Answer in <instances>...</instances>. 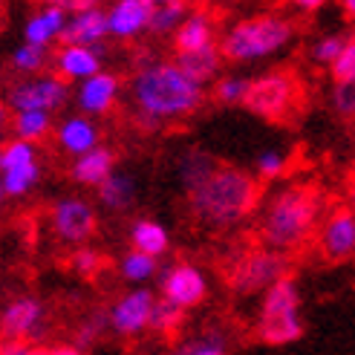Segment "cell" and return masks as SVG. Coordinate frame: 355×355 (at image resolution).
I'll return each instance as SVG.
<instances>
[{
  "instance_id": "1",
  "label": "cell",
  "mask_w": 355,
  "mask_h": 355,
  "mask_svg": "<svg viewBox=\"0 0 355 355\" xmlns=\"http://www.w3.org/2000/svg\"><path fill=\"white\" fill-rule=\"evenodd\" d=\"M130 93L139 110V124L148 130H156L168 121H180L193 110H200L205 87L188 78L173 61H153L133 76Z\"/></svg>"
},
{
  "instance_id": "2",
  "label": "cell",
  "mask_w": 355,
  "mask_h": 355,
  "mask_svg": "<svg viewBox=\"0 0 355 355\" xmlns=\"http://www.w3.org/2000/svg\"><path fill=\"white\" fill-rule=\"evenodd\" d=\"M324 214V193L309 182H292L272 193L260 214V237L266 248L289 252L304 245L318 228Z\"/></svg>"
},
{
  "instance_id": "3",
  "label": "cell",
  "mask_w": 355,
  "mask_h": 355,
  "mask_svg": "<svg viewBox=\"0 0 355 355\" xmlns=\"http://www.w3.org/2000/svg\"><path fill=\"white\" fill-rule=\"evenodd\" d=\"M191 211L208 228H232L257 205V182L240 168H217L188 193Z\"/></svg>"
},
{
  "instance_id": "4",
  "label": "cell",
  "mask_w": 355,
  "mask_h": 355,
  "mask_svg": "<svg viewBox=\"0 0 355 355\" xmlns=\"http://www.w3.org/2000/svg\"><path fill=\"white\" fill-rule=\"evenodd\" d=\"M292 35H295V26L286 17L257 15V17H245V21L228 29L220 41V49H223V58L237 64L263 61L286 46L292 41Z\"/></svg>"
},
{
  "instance_id": "5",
  "label": "cell",
  "mask_w": 355,
  "mask_h": 355,
  "mask_svg": "<svg viewBox=\"0 0 355 355\" xmlns=\"http://www.w3.org/2000/svg\"><path fill=\"white\" fill-rule=\"evenodd\" d=\"M257 335L266 344H292L304 335V315H300V292L297 283L286 275L275 286L263 292V306L257 318Z\"/></svg>"
},
{
  "instance_id": "6",
  "label": "cell",
  "mask_w": 355,
  "mask_h": 355,
  "mask_svg": "<svg viewBox=\"0 0 355 355\" xmlns=\"http://www.w3.org/2000/svg\"><path fill=\"white\" fill-rule=\"evenodd\" d=\"M228 286L240 295L266 292L280 277H286V260L280 257L275 248H263V252H245L232 266H228Z\"/></svg>"
},
{
  "instance_id": "7",
  "label": "cell",
  "mask_w": 355,
  "mask_h": 355,
  "mask_svg": "<svg viewBox=\"0 0 355 355\" xmlns=\"http://www.w3.org/2000/svg\"><path fill=\"white\" fill-rule=\"evenodd\" d=\"M41 180V162L35 145L21 139H12L0 150V193L3 200H21L38 185Z\"/></svg>"
},
{
  "instance_id": "8",
  "label": "cell",
  "mask_w": 355,
  "mask_h": 355,
  "mask_svg": "<svg viewBox=\"0 0 355 355\" xmlns=\"http://www.w3.org/2000/svg\"><path fill=\"white\" fill-rule=\"evenodd\" d=\"M297 98H300V87L289 73H269V76H260L252 81L245 107L260 119L280 121L292 113Z\"/></svg>"
},
{
  "instance_id": "9",
  "label": "cell",
  "mask_w": 355,
  "mask_h": 355,
  "mask_svg": "<svg viewBox=\"0 0 355 355\" xmlns=\"http://www.w3.org/2000/svg\"><path fill=\"white\" fill-rule=\"evenodd\" d=\"M69 98V87L58 76H35L15 81L6 90V104L12 113H55Z\"/></svg>"
},
{
  "instance_id": "10",
  "label": "cell",
  "mask_w": 355,
  "mask_h": 355,
  "mask_svg": "<svg viewBox=\"0 0 355 355\" xmlns=\"http://www.w3.org/2000/svg\"><path fill=\"white\" fill-rule=\"evenodd\" d=\"M318 252L329 263H344L355 257V208L335 205L329 208L318 228Z\"/></svg>"
},
{
  "instance_id": "11",
  "label": "cell",
  "mask_w": 355,
  "mask_h": 355,
  "mask_svg": "<svg viewBox=\"0 0 355 355\" xmlns=\"http://www.w3.org/2000/svg\"><path fill=\"white\" fill-rule=\"evenodd\" d=\"M49 223H52V232H55V237L61 243L78 248L96 232V211L81 197H61V200H55V205H52Z\"/></svg>"
},
{
  "instance_id": "12",
  "label": "cell",
  "mask_w": 355,
  "mask_h": 355,
  "mask_svg": "<svg viewBox=\"0 0 355 355\" xmlns=\"http://www.w3.org/2000/svg\"><path fill=\"white\" fill-rule=\"evenodd\" d=\"M0 329H3L6 341L29 344L32 338H41L46 332V306L35 295H17L3 306Z\"/></svg>"
},
{
  "instance_id": "13",
  "label": "cell",
  "mask_w": 355,
  "mask_h": 355,
  "mask_svg": "<svg viewBox=\"0 0 355 355\" xmlns=\"http://www.w3.org/2000/svg\"><path fill=\"white\" fill-rule=\"evenodd\" d=\"M153 306H156V297H153L150 289L136 286L130 292H124L121 297H116V304L107 309L110 329L116 335H141L145 329H150Z\"/></svg>"
},
{
  "instance_id": "14",
  "label": "cell",
  "mask_w": 355,
  "mask_h": 355,
  "mask_svg": "<svg viewBox=\"0 0 355 355\" xmlns=\"http://www.w3.org/2000/svg\"><path fill=\"white\" fill-rule=\"evenodd\" d=\"M159 289H162V297H168L171 304L182 306V309H191L205 297L208 280H205V275L197 269V266L173 263V266H168V269H162V275H159Z\"/></svg>"
},
{
  "instance_id": "15",
  "label": "cell",
  "mask_w": 355,
  "mask_h": 355,
  "mask_svg": "<svg viewBox=\"0 0 355 355\" xmlns=\"http://www.w3.org/2000/svg\"><path fill=\"white\" fill-rule=\"evenodd\" d=\"M153 6L150 0H116L107 9V29L113 38L128 41L141 32H150Z\"/></svg>"
},
{
  "instance_id": "16",
  "label": "cell",
  "mask_w": 355,
  "mask_h": 355,
  "mask_svg": "<svg viewBox=\"0 0 355 355\" xmlns=\"http://www.w3.org/2000/svg\"><path fill=\"white\" fill-rule=\"evenodd\" d=\"M119 98V78L113 73H101L93 76V78H87L78 84V90H76V104H78V110L81 116H104Z\"/></svg>"
},
{
  "instance_id": "17",
  "label": "cell",
  "mask_w": 355,
  "mask_h": 355,
  "mask_svg": "<svg viewBox=\"0 0 355 355\" xmlns=\"http://www.w3.org/2000/svg\"><path fill=\"white\" fill-rule=\"evenodd\" d=\"M107 35H110V29H107V12L87 9V12L69 15L67 29L61 35V44L64 46H93V49H98Z\"/></svg>"
},
{
  "instance_id": "18",
  "label": "cell",
  "mask_w": 355,
  "mask_h": 355,
  "mask_svg": "<svg viewBox=\"0 0 355 355\" xmlns=\"http://www.w3.org/2000/svg\"><path fill=\"white\" fill-rule=\"evenodd\" d=\"M101 52L104 46H61L55 55V73L64 81H87L101 73Z\"/></svg>"
},
{
  "instance_id": "19",
  "label": "cell",
  "mask_w": 355,
  "mask_h": 355,
  "mask_svg": "<svg viewBox=\"0 0 355 355\" xmlns=\"http://www.w3.org/2000/svg\"><path fill=\"white\" fill-rule=\"evenodd\" d=\"M55 139H58V148L64 153H69L73 159L84 156V153H90L98 145V128H96V121L90 116H67L61 124H58V130H55Z\"/></svg>"
},
{
  "instance_id": "20",
  "label": "cell",
  "mask_w": 355,
  "mask_h": 355,
  "mask_svg": "<svg viewBox=\"0 0 355 355\" xmlns=\"http://www.w3.org/2000/svg\"><path fill=\"white\" fill-rule=\"evenodd\" d=\"M67 9L64 6H44L41 12H35L26 26H24V44L32 46H49L52 41H58L67 29Z\"/></svg>"
},
{
  "instance_id": "21",
  "label": "cell",
  "mask_w": 355,
  "mask_h": 355,
  "mask_svg": "<svg viewBox=\"0 0 355 355\" xmlns=\"http://www.w3.org/2000/svg\"><path fill=\"white\" fill-rule=\"evenodd\" d=\"M173 64L182 69L188 78H193L197 84H208L220 76V64H223V49L214 44V46H205V49H197V52H176Z\"/></svg>"
},
{
  "instance_id": "22",
  "label": "cell",
  "mask_w": 355,
  "mask_h": 355,
  "mask_svg": "<svg viewBox=\"0 0 355 355\" xmlns=\"http://www.w3.org/2000/svg\"><path fill=\"white\" fill-rule=\"evenodd\" d=\"M176 52H197L205 46H214V21L205 12H191L182 26L173 35Z\"/></svg>"
},
{
  "instance_id": "23",
  "label": "cell",
  "mask_w": 355,
  "mask_h": 355,
  "mask_svg": "<svg viewBox=\"0 0 355 355\" xmlns=\"http://www.w3.org/2000/svg\"><path fill=\"white\" fill-rule=\"evenodd\" d=\"M113 153L107 148H96L90 153H84L78 159H73V180L78 185H87V188H101L107 182V176L113 173Z\"/></svg>"
},
{
  "instance_id": "24",
  "label": "cell",
  "mask_w": 355,
  "mask_h": 355,
  "mask_svg": "<svg viewBox=\"0 0 355 355\" xmlns=\"http://www.w3.org/2000/svg\"><path fill=\"white\" fill-rule=\"evenodd\" d=\"M130 245L141 254H150V257H162L168 254L171 248V237H168V228L156 220H136L130 225Z\"/></svg>"
},
{
  "instance_id": "25",
  "label": "cell",
  "mask_w": 355,
  "mask_h": 355,
  "mask_svg": "<svg viewBox=\"0 0 355 355\" xmlns=\"http://www.w3.org/2000/svg\"><path fill=\"white\" fill-rule=\"evenodd\" d=\"M217 168H220V162L211 153H205V150H188L180 159V171H176V173H180V182H182L185 193H191V191H197Z\"/></svg>"
},
{
  "instance_id": "26",
  "label": "cell",
  "mask_w": 355,
  "mask_h": 355,
  "mask_svg": "<svg viewBox=\"0 0 355 355\" xmlns=\"http://www.w3.org/2000/svg\"><path fill=\"white\" fill-rule=\"evenodd\" d=\"M136 197V182H133V176L130 173H124V171H113L107 176V182H104L98 188V200L104 208H110V211H124V208H130Z\"/></svg>"
},
{
  "instance_id": "27",
  "label": "cell",
  "mask_w": 355,
  "mask_h": 355,
  "mask_svg": "<svg viewBox=\"0 0 355 355\" xmlns=\"http://www.w3.org/2000/svg\"><path fill=\"white\" fill-rule=\"evenodd\" d=\"M52 130V113H15L12 116V133L15 139L21 141H29V145H38V141H44Z\"/></svg>"
},
{
  "instance_id": "28",
  "label": "cell",
  "mask_w": 355,
  "mask_h": 355,
  "mask_svg": "<svg viewBox=\"0 0 355 355\" xmlns=\"http://www.w3.org/2000/svg\"><path fill=\"white\" fill-rule=\"evenodd\" d=\"M188 3L185 0H165V3L153 6V17H150V32L153 35H176V29L182 26V21L188 17Z\"/></svg>"
},
{
  "instance_id": "29",
  "label": "cell",
  "mask_w": 355,
  "mask_h": 355,
  "mask_svg": "<svg viewBox=\"0 0 355 355\" xmlns=\"http://www.w3.org/2000/svg\"><path fill=\"white\" fill-rule=\"evenodd\" d=\"M156 272H159L156 257L141 254V252H136V248H130V252L124 254L121 263H119V275L128 280V283H145V280H153Z\"/></svg>"
},
{
  "instance_id": "30",
  "label": "cell",
  "mask_w": 355,
  "mask_h": 355,
  "mask_svg": "<svg viewBox=\"0 0 355 355\" xmlns=\"http://www.w3.org/2000/svg\"><path fill=\"white\" fill-rule=\"evenodd\" d=\"M46 67V49L44 46H32V44H21L12 52V69L24 76H38Z\"/></svg>"
},
{
  "instance_id": "31",
  "label": "cell",
  "mask_w": 355,
  "mask_h": 355,
  "mask_svg": "<svg viewBox=\"0 0 355 355\" xmlns=\"http://www.w3.org/2000/svg\"><path fill=\"white\" fill-rule=\"evenodd\" d=\"M182 306L171 304L168 297H156V306H153V318H150V329L159 335H171L176 327L182 324Z\"/></svg>"
},
{
  "instance_id": "32",
  "label": "cell",
  "mask_w": 355,
  "mask_h": 355,
  "mask_svg": "<svg viewBox=\"0 0 355 355\" xmlns=\"http://www.w3.org/2000/svg\"><path fill=\"white\" fill-rule=\"evenodd\" d=\"M289 168V156L277 150V148H269V150H263L257 159H254V171L260 180H280L283 173H286Z\"/></svg>"
},
{
  "instance_id": "33",
  "label": "cell",
  "mask_w": 355,
  "mask_h": 355,
  "mask_svg": "<svg viewBox=\"0 0 355 355\" xmlns=\"http://www.w3.org/2000/svg\"><path fill=\"white\" fill-rule=\"evenodd\" d=\"M347 46V35H324V38H318L309 49V55L315 64H324V67H332L335 58L341 55V49Z\"/></svg>"
},
{
  "instance_id": "34",
  "label": "cell",
  "mask_w": 355,
  "mask_h": 355,
  "mask_svg": "<svg viewBox=\"0 0 355 355\" xmlns=\"http://www.w3.org/2000/svg\"><path fill=\"white\" fill-rule=\"evenodd\" d=\"M248 90H252V81L248 78H240V76H225L217 81V101L223 104H245L248 98Z\"/></svg>"
},
{
  "instance_id": "35",
  "label": "cell",
  "mask_w": 355,
  "mask_h": 355,
  "mask_svg": "<svg viewBox=\"0 0 355 355\" xmlns=\"http://www.w3.org/2000/svg\"><path fill=\"white\" fill-rule=\"evenodd\" d=\"M69 266H73V272H78L81 277H96L104 269V257L90 245H78L76 252L69 254Z\"/></svg>"
},
{
  "instance_id": "36",
  "label": "cell",
  "mask_w": 355,
  "mask_h": 355,
  "mask_svg": "<svg viewBox=\"0 0 355 355\" xmlns=\"http://www.w3.org/2000/svg\"><path fill=\"white\" fill-rule=\"evenodd\" d=\"M329 73H332L335 84H347V81L355 78V35L347 38V46L341 49V55L335 58V64L329 67Z\"/></svg>"
},
{
  "instance_id": "37",
  "label": "cell",
  "mask_w": 355,
  "mask_h": 355,
  "mask_svg": "<svg viewBox=\"0 0 355 355\" xmlns=\"http://www.w3.org/2000/svg\"><path fill=\"white\" fill-rule=\"evenodd\" d=\"M176 355H225V344L220 335H202V338H191L185 347H180Z\"/></svg>"
},
{
  "instance_id": "38",
  "label": "cell",
  "mask_w": 355,
  "mask_h": 355,
  "mask_svg": "<svg viewBox=\"0 0 355 355\" xmlns=\"http://www.w3.org/2000/svg\"><path fill=\"white\" fill-rule=\"evenodd\" d=\"M332 107L344 119H355V78L347 84H335L332 90Z\"/></svg>"
},
{
  "instance_id": "39",
  "label": "cell",
  "mask_w": 355,
  "mask_h": 355,
  "mask_svg": "<svg viewBox=\"0 0 355 355\" xmlns=\"http://www.w3.org/2000/svg\"><path fill=\"white\" fill-rule=\"evenodd\" d=\"M104 327H110V318L107 315H101V312H96V315H90L87 321L81 324V329H78V344L81 347H90L98 335H104Z\"/></svg>"
},
{
  "instance_id": "40",
  "label": "cell",
  "mask_w": 355,
  "mask_h": 355,
  "mask_svg": "<svg viewBox=\"0 0 355 355\" xmlns=\"http://www.w3.org/2000/svg\"><path fill=\"white\" fill-rule=\"evenodd\" d=\"M3 355H52V349L29 347V344H24V341H6V344H3Z\"/></svg>"
},
{
  "instance_id": "41",
  "label": "cell",
  "mask_w": 355,
  "mask_h": 355,
  "mask_svg": "<svg viewBox=\"0 0 355 355\" xmlns=\"http://www.w3.org/2000/svg\"><path fill=\"white\" fill-rule=\"evenodd\" d=\"M64 9H69V12H87V9H98V0H67L64 3Z\"/></svg>"
},
{
  "instance_id": "42",
  "label": "cell",
  "mask_w": 355,
  "mask_h": 355,
  "mask_svg": "<svg viewBox=\"0 0 355 355\" xmlns=\"http://www.w3.org/2000/svg\"><path fill=\"white\" fill-rule=\"evenodd\" d=\"M292 3H295L300 12H315V9H321L327 0H292Z\"/></svg>"
},
{
  "instance_id": "43",
  "label": "cell",
  "mask_w": 355,
  "mask_h": 355,
  "mask_svg": "<svg viewBox=\"0 0 355 355\" xmlns=\"http://www.w3.org/2000/svg\"><path fill=\"white\" fill-rule=\"evenodd\" d=\"M52 355H81V349H76V347H55V349H52Z\"/></svg>"
},
{
  "instance_id": "44",
  "label": "cell",
  "mask_w": 355,
  "mask_h": 355,
  "mask_svg": "<svg viewBox=\"0 0 355 355\" xmlns=\"http://www.w3.org/2000/svg\"><path fill=\"white\" fill-rule=\"evenodd\" d=\"M341 9L347 12V17H352V21H355V0H341Z\"/></svg>"
},
{
  "instance_id": "45",
  "label": "cell",
  "mask_w": 355,
  "mask_h": 355,
  "mask_svg": "<svg viewBox=\"0 0 355 355\" xmlns=\"http://www.w3.org/2000/svg\"><path fill=\"white\" fill-rule=\"evenodd\" d=\"M38 3H46V6H64L67 0H38Z\"/></svg>"
}]
</instances>
